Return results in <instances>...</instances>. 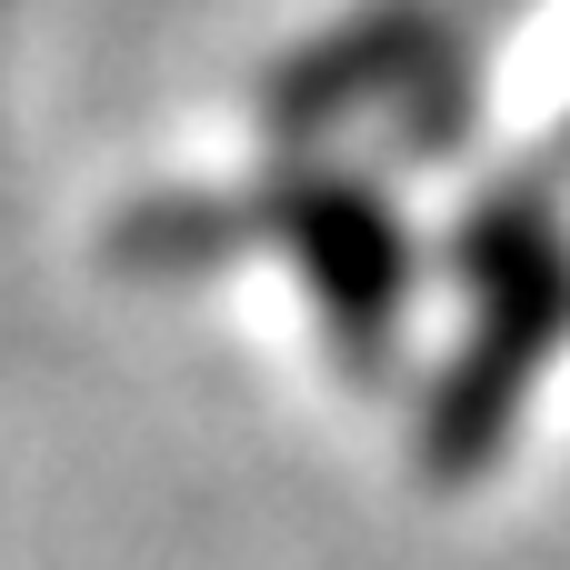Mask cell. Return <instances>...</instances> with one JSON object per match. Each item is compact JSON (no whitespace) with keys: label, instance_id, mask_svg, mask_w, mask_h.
<instances>
[{"label":"cell","instance_id":"cell-1","mask_svg":"<svg viewBox=\"0 0 570 570\" xmlns=\"http://www.w3.org/2000/svg\"><path fill=\"white\" fill-rule=\"evenodd\" d=\"M230 240H281L311 271V291H321V311H331L351 361H371L381 331L401 321V230L351 180H271L250 200H160V210H130L110 250L170 271V261H210Z\"/></svg>","mask_w":570,"mask_h":570}]
</instances>
